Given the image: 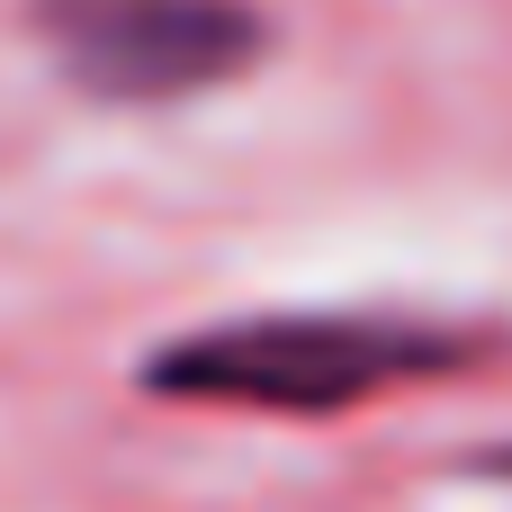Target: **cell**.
<instances>
[{
	"instance_id": "obj_1",
	"label": "cell",
	"mask_w": 512,
	"mask_h": 512,
	"mask_svg": "<svg viewBox=\"0 0 512 512\" xmlns=\"http://www.w3.org/2000/svg\"><path fill=\"white\" fill-rule=\"evenodd\" d=\"M468 369V342L414 315H243L144 360L153 396L243 405V414H351L387 387Z\"/></svg>"
},
{
	"instance_id": "obj_2",
	"label": "cell",
	"mask_w": 512,
	"mask_h": 512,
	"mask_svg": "<svg viewBox=\"0 0 512 512\" xmlns=\"http://www.w3.org/2000/svg\"><path fill=\"white\" fill-rule=\"evenodd\" d=\"M36 36L72 90L117 108L225 90L270 45L252 0H36Z\"/></svg>"
},
{
	"instance_id": "obj_3",
	"label": "cell",
	"mask_w": 512,
	"mask_h": 512,
	"mask_svg": "<svg viewBox=\"0 0 512 512\" xmlns=\"http://www.w3.org/2000/svg\"><path fill=\"white\" fill-rule=\"evenodd\" d=\"M477 477H512V450H486V459H477Z\"/></svg>"
}]
</instances>
